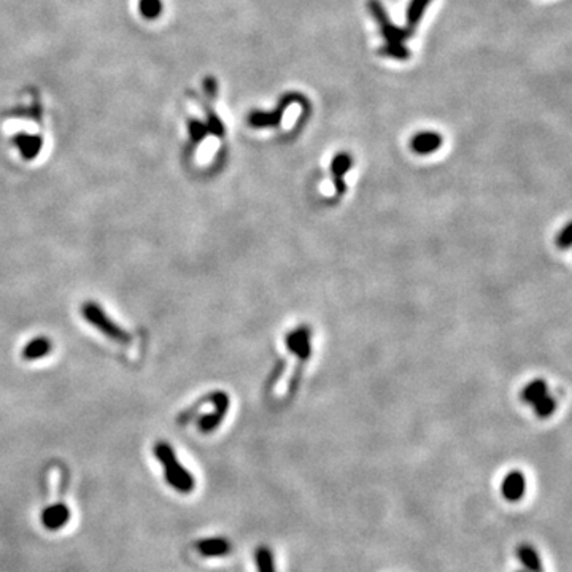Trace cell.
<instances>
[{
    "label": "cell",
    "instance_id": "cell-1",
    "mask_svg": "<svg viewBox=\"0 0 572 572\" xmlns=\"http://www.w3.org/2000/svg\"><path fill=\"white\" fill-rule=\"evenodd\" d=\"M155 455L159 463L164 466V477L170 487L183 494L194 491L196 479L175 456L174 448L167 442H158L155 445Z\"/></svg>",
    "mask_w": 572,
    "mask_h": 572
},
{
    "label": "cell",
    "instance_id": "cell-2",
    "mask_svg": "<svg viewBox=\"0 0 572 572\" xmlns=\"http://www.w3.org/2000/svg\"><path fill=\"white\" fill-rule=\"evenodd\" d=\"M81 314H83L85 320L88 323H91L94 328L99 329V331L107 335V337L118 340V342H123V344H126V342L131 340V335H129L125 329L118 326L116 323L111 321L109 315L105 314V312L100 309L97 304L85 302L83 309H81Z\"/></svg>",
    "mask_w": 572,
    "mask_h": 572
},
{
    "label": "cell",
    "instance_id": "cell-3",
    "mask_svg": "<svg viewBox=\"0 0 572 572\" xmlns=\"http://www.w3.org/2000/svg\"><path fill=\"white\" fill-rule=\"evenodd\" d=\"M522 398L523 400H526V403L533 404L536 409V414L542 418L550 417L557 409L555 399L548 396L545 382L540 379L531 382L529 385L523 390Z\"/></svg>",
    "mask_w": 572,
    "mask_h": 572
},
{
    "label": "cell",
    "instance_id": "cell-4",
    "mask_svg": "<svg viewBox=\"0 0 572 572\" xmlns=\"http://www.w3.org/2000/svg\"><path fill=\"white\" fill-rule=\"evenodd\" d=\"M368 5H369L370 11H372L377 22H379L380 31L383 34V37L388 40V43H403L404 40L409 39L412 32H414V29L412 27L400 29V27L393 26L390 20H388L385 8H383V5L379 2V0H369Z\"/></svg>",
    "mask_w": 572,
    "mask_h": 572
},
{
    "label": "cell",
    "instance_id": "cell-5",
    "mask_svg": "<svg viewBox=\"0 0 572 572\" xmlns=\"http://www.w3.org/2000/svg\"><path fill=\"white\" fill-rule=\"evenodd\" d=\"M210 400L215 404V412L211 415H205L199 420V429L202 433H210L215 428L220 426L224 415L228 414L229 409V396L224 391H216L210 394Z\"/></svg>",
    "mask_w": 572,
    "mask_h": 572
},
{
    "label": "cell",
    "instance_id": "cell-6",
    "mask_svg": "<svg viewBox=\"0 0 572 572\" xmlns=\"http://www.w3.org/2000/svg\"><path fill=\"white\" fill-rule=\"evenodd\" d=\"M300 99L299 96H288L281 100V104L279 105V109L275 111H270V113H265V111H255V113H251L249 118V123L253 127H269V126H279L283 113H285V110L290 107V105L294 102V100Z\"/></svg>",
    "mask_w": 572,
    "mask_h": 572
},
{
    "label": "cell",
    "instance_id": "cell-7",
    "mask_svg": "<svg viewBox=\"0 0 572 572\" xmlns=\"http://www.w3.org/2000/svg\"><path fill=\"white\" fill-rule=\"evenodd\" d=\"M524 491H526V479H524V474L520 470H512L504 477L501 493H503L505 501L518 503L524 496Z\"/></svg>",
    "mask_w": 572,
    "mask_h": 572
},
{
    "label": "cell",
    "instance_id": "cell-8",
    "mask_svg": "<svg viewBox=\"0 0 572 572\" xmlns=\"http://www.w3.org/2000/svg\"><path fill=\"white\" fill-rule=\"evenodd\" d=\"M286 345H288V350L294 353V355H298L299 364L307 361L310 356V351H312L309 328H299L298 331L291 333L290 335H288Z\"/></svg>",
    "mask_w": 572,
    "mask_h": 572
},
{
    "label": "cell",
    "instance_id": "cell-9",
    "mask_svg": "<svg viewBox=\"0 0 572 572\" xmlns=\"http://www.w3.org/2000/svg\"><path fill=\"white\" fill-rule=\"evenodd\" d=\"M70 520V509L67 504L57 503L48 505L42 512V523L46 529L50 531H57L66 526Z\"/></svg>",
    "mask_w": 572,
    "mask_h": 572
},
{
    "label": "cell",
    "instance_id": "cell-10",
    "mask_svg": "<svg viewBox=\"0 0 572 572\" xmlns=\"http://www.w3.org/2000/svg\"><path fill=\"white\" fill-rule=\"evenodd\" d=\"M196 550L202 557L215 558V557H224V555H228V553H231L232 545H231V542L224 538H209V539L197 540Z\"/></svg>",
    "mask_w": 572,
    "mask_h": 572
},
{
    "label": "cell",
    "instance_id": "cell-11",
    "mask_svg": "<svg viewBox=\"0 0 572 572\" xmlns=\"http://www.w3.org/2000/svg\"><path fill=\"white\" fill-rule=\"evenodd\" d=\"M517 557L524 568L528 569V572H544V566H542L539 553L531 544L523 542V544L518 545Z\"/></svg>",
    "mask_w": 572,
    "mask_h": 572
},
{
    "label": "cell",
    "instance_id": "cell-12",
    "mask_svg": "<svg viewBox=\"0 0 572 572\" xmlns=\"http://www.w3.org/2000/svg\"><path fill=\"white\" fill-rule=\"evenodd\" d=\"M442 145V137L435 132H423L417 134L414 140H412V148L418 155H429V153H434L435 150H439Z\"/></svg>",
    "mask_w": 572,
    "mask_h": 572
},
{
    "label": "cell",
    "instance_id": "cell-13",
    "mask_svg": "<svg viewBox=\"0 0 572 572\" xmlns=\"http://www.w3.org/2000/svg\"><path fill=\"white\" fill-rule=\"evenodd\" d=\"M350 167H351V159L349 155H345V153H342V155H337L333 159L331 170L334 175V185H335V191H337V194L345 193L344 176L347 172H349Z\"/></svg>",
    "mask_w": 572,
    "mask_h": 572
},
{
    "label": "cell",
    "instance_id": "cell-14",
    "mask_svg": "<svg viewBox=\"0 0 572 572\" xmlns=\"http://www.w3.org/2000/svg\"><path fill=\"white\" fill-rule=\"evenodd\" d=\"M15 145L20 148L21 155L25 159H34L42 150L43 140L39 135H27L20 134L15 137Z\"/></svg>",
    "mask_w": 572,
    "mask_h": 572
},
{
    "label": "cell",
    "instance_id": "cell-15",
    "mask_svg": "<svg viewBox=\"0 0 572 572\" xmlns=\"http://www.w3.org/2000/svg\"><path fill=\"white\" fill-rule=\"evenodd\" d=\"M53 350L51 342L46 337H35L22 349V358L27 359V361H34V359L45 358L48 353Z\"/></svg>",
    "mask_w": 572,
    "mask_h": 572
},
{
    "label": "cell",
    "instance_id": "cell-16",
    "mask_svg": "<svg viewBox=\"0 0 572 572\" xmlns=\"http://www.w3.org/2000/svg\"><path fill=\"white\" fill-rule=\"evenodd\" d=\"M255 561L258 566V572H277L274 553L267 545H259L256 548Z\"/></svg>",
    "mask_w": 572,
    "mask_h": 572
},
{
    "label": "cell",
    "instance_id": "cell-17",
    "mask_svg": "<svg viewBox=\"0 0 572 572\" xmlns=\"http://www.w3.org/2000/svg\"><path fill=\"white\" fill-rule=\"evenodd\" d=\"M139 11L145 20H156L162 13V0H139Z\"/></svg>",
    "mask_w": 572,
    "mask_h": 572
},
{
    "label": "cell",
    "instance_id": "cell-18",
    "mask_svg": "<svg viewBox=\"0 0 572 572\" xmlns=\"http://www.w3.org/2000/svg\"><path fill=\"white\" fill-rule=\"evenodd\" d=\"M429 0H412L410 7L407 10V21H409V26L414 29L418 21L421 20L424 8L428 7Z\"/></svg>",
    "mask_w": 572,
    "mask_h": 572
},
{
    "label": "cell",
    "instance_id": "cell-19",
    "mask_svg": "<svg viewBox=\"0 0 572 572\" xmlns=\"http://www.w3.org/2000/svg\"><path fill=\"white\" fill-rule=\"evenodd\" d=\"M379 53L382 56H390L396 59H407L410 56L409 50H407L403 43H388L386 46L380 48Z\"/></svg>",
    "mask_w": 572,
    "mask_h": 572
},
{
    "label": "cell",
    "instance_id": "cell-20",
    "mask_svg": "<svg viewBox=\"0 0 572 572\" xmlns=\"http://www.w3.org/2000/svg\"><path fill=\"white\" fill-rule=\"evenodd\" d=\"M207 131H209L207 126H204L202 123H199L196 120L190 121V134H191V137H193L194 141H196V144H199V141L205 137Z\"/></svg>",
    "mask_w": 572,
    "mask_h": 572
},
{
    "label": "cell",
    "instance_id": "cell-21",
    "mask_svg": "<svg viewBox=\"0 0 572 572\" xmlns=\"http://www.w3.org/2000/svg\"><path fill=\"white\" fill-rule=\"evenodd\" d=\"M207 127H209L210 132H214V134H216V135H223V134H224L223 123H221L220 120H218V116L211 113V111L209 113V125H207Z\"/></svg>",
    "mask_w": 572,
    "mask_h": 572
},
{
    "label": "cell",
    "instance_id": "cell-22",
    "mask_svg": "<svg viewBox=\"0 0 572 572\" xmlns=\"http://www.w3.org/2000/svg\"><path fill=\"white\" fill-rule=\"evenodd\" d=\"M557 244L558 246H561V249H568V246L571 245V224H566L563 231L559 232Z\"/></svg>",
    "mask_w": 572,
    "mask_h": 572
},
{
    "label": "cell",
    "instance_id": "cell-23",
    "mask_svg": "<svg viewBox=\"0 0 572 572\" xmlns=\"http://www.w3.org/2000/svg\"><path fill=\"white\" fill-rule=\"evenodd\" d=\"M205 88H207V92H209V96H211L214 97L215 94H216V80H214V78H207L205 80Z\"/></svg>",
    "mask_w": 572,
    "mask_h": 572
},
{
    "label": "cell",
    "instance_id": "cell-24",
    "mask_svg": "<svg viewBox=\"0 0 572 572\" xmlns=\"http://www.w3.org/2000/svg\"><path fill=\"white\" fill-rule=\"evenodd\" d=\"M515 572H524V571H515Z\"/></svg>",
    "mask_w": 572,
    "mask_h": 572
}]
</instances>
